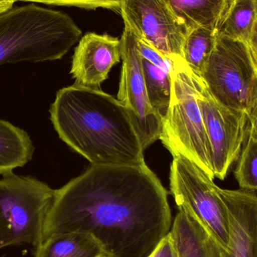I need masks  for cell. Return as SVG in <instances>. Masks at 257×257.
<instances>
[{
	"instance_id": "cell-1",
	"label": "cell",
	"mask_w": 257,
	"mask_h": 257,
	"mask_svg": "<svg viewBox=\"0 0 257 257\" xmlns=\"http://www.w3.org/2000/svg\"><path fill=\"white\" fill-rule=\"evenodd\" d=\"M172 224L167 191L146 163L92 165L56 190L43 240L81 232L94 238L107 257H148Z\"/></svg>"
},
{
	"instance_id": "cell-2",
	"label": "cell",
	"mask_w": 257,
	"mask_h": 257,
	"mask_svg": "<svg viewBox=\"0 0 257 257\" xmlns=\"http://www.w3.org/2000/svg\"><path fill=\"white\" fill-rule=\"evenodd\" d=\"M50 113L60 139L92 165L145 164L127 109L100 89L75 84L61 89Z\"/></svg>"
},
{
	"instance_id": "cell-3",
	"label": "cell",
	"mask_w": 257,
	"mask_h": 257,
	"mask_svg": "<svg viewBox=\"0 0 257 257\" xmlns=\"http://www.w3.org/2000/svg\"><path fill=\"white\" fill-rule=\"evenodd\" d=\"M81 30L66 14L30 4L0 15V66L42 63L64 57Z\"/></svg>"
},
{
	"instance_id": "cell-4",
	"label": "cell",
	"mask_w": 257,
	"mask_h": 257,
	"mask_svg": "<svg viewBox=\"0 0 257 257\" xmlns=\"http://www.w3.org/2000/svg\"><path fill=\"white\" fill-rule=\"evenodd\" d=\"M162 121L160 140L172 156H184L214 179L211 144L198 104L192 72L184 60L175 63L170 103Z\"/></svg>"
},
{
	"instance_id": "cell-5",
	"label": "cell",
	"mask_w": 257,
	"mask_h": 257,
	"mask_svg": "<svg viewBox=\"0 0 257 257\" xmlns=\"http://www.w3.org/2000/svg\"><path fill=\"white\" fill-rule=\"evenodd\" d=\"M56 190L37 178L13 172L0 179V249L43 240Z\"/></svg>"
},
{
	"instance_id": "cell-6",
	"label": "cell",
	"mask_w": 257,
	"mask_h": 257,
	"mask_svg": "<svg viewBox=\"0 0 257 257\" xmlns=\"http://www.w3.org/2000/svg\"><path fill=\"white\" fill-rule=\"evenodd\" d=\"M200 78L218 103L249 119L257 104V70L247 44L217 34Z\"/></svg>"
},
{
	"instance_id": "cell-7",
	"label": "cell",
	"mask_w": 257,
	"mask_h": 257,
	"mask_svg": "<svg viewBox=\"0 0 257 257\" xmlns=\"http://www.w3.org/2000/svg\"><path fill=\"white\" fill-rule=\"evenodd\" d=\"M213 180L184 156H173L170 187L175 203L192 214L225 250L229 242V217L220 188Z\"/></svg>"
},
{
	"instance_id": "cell-8",
	"label": "cell",
	"mask_w": 257,
	"mask_h": 257,
	"mask_svg": "<svg viewBox=\"0 0 257 257\" xmlns=\"http://www.w3.org/2000/svg\"><path fill=\"white\" fill-rule=\"evenodd\" d=\"M120 42L123 66L117 99L127 109L145 151L161 137L162 116L154 110L148 99L137 39L127 26H124Z\"/></svg>"
},
{
	"instance_id": "cell-9",
	"label": "cell",
	"mask_w": 257,
	"mask_h": 257,
	"mask_svg": "<svg viewBox=\"0 0 257 257\" xmlns=\"http://www.w3.org/2000/svg\"><path fill=\"white\" fill-rule=\"evenodd\" d=\"M198 104L211 144L215 178L224 180L239 156L247 132L248 118L243 113L220 105L210 94L200 77L192 72Z\"/></svg>"
},
{
	"instance_id": "cell-10",
	"label": "cell",
	"mask_w": 257,
	"mask_h": 257,
	"mask_svg": "<svg viewBox=\"0 0 257 257\" xmlns=\"http://www.w3.org/2000/svg\"><path fill=\"white\" fill-rule=\"evenodd\" d=\"M119 13L137 39L172 60H184L189 32L164 0H122Z\"/></svg>"
},
{
	"instance_id": "cell-11",
	"label": "cell",
	"mask_w": 257,
	"mask_h": 257,
	"mask_svg": "<svg viewBox=\"0 0 257 257\" xmlns=\"http://www.w3.org/2000/svg\"><path fill=\"white\" fill-rule=\"evenodd\" d=\"M120 39L108 34L88 33L75 48L71 74L75 85L99 89L108 73L121 58Z\"/></svg>"
},
{
	"instance_id": "cell-12",
	"label": "cell",
	"mask_w": 257,
	"mask_h": 257,
	"mask_svg": "<svg viewBox=\"0 0 257 257\" xmlns=\"http://www.w3.org/2000/svg\"><path fill=\"white\" fill-rule=\"evenodd\" d=\"M227 209L229 235L222 257H257V196L253 191L220 189Z\"/></svg>"
},
{
	"instance_id": "cell-13",
	"label": "cell",
	"mask_w": 257,
	"mask_h": 257,
	"mask_svg": "<svg viewBox=\"0 0 257 257\" xmlns=\"http://www.w3.org/2000/svg\"><path fill=\"white\" fill-rule=\"evenodd\" d=\"M177 257H222L223 250L207 229L183 208L169 232Z\"/></svg>"
},
{
	"instance_id": "cell-14",
	"label": "cell",
	"mask_w": 257,
	"mask_h": 257,
	"mask_svg": "<svg viewBox=\"0 0 257 257\" xmlns=\"http://www.w3.org/2000/svg\"><path fill=\"white\" fill-rule=\"evenodd\" d=\"M35 257H107L101 244L81 232L56 234L35 248Z\"/></svg>"
},
{
	"instance_id": "cell-15",
	"label": "cell",
	"mask_w": 257,
	"mask_h": 257,
	"mask_svg": "<svg viewBox=\"0 0 257 257\" xmlns=\"http://www.w3.org/2000/svg\"><path fill=\"white\" fill-rule=\"evenodd\" d=\"M35 148L28 133L0 119V175L12 173L31 161Z\"/></svg>"
},
{
	"instance_id": "cell-16",
	"label": "cell",
	"mask_w": 257,
	"mask_h": 257,
	"mask_svg": "<svg viewBox=\"0 0 257 257\" xmlns=\"http://www.w3.org/2000/svg\"><path fill=\"white\" fill-rule=\"evenodd\" d=\"M188 32L198 27L216 30L229 0H164Z\"/></svg>"
},
{
	"instance_id": "cell-17",
	"label": "cell",
	"mask_w": 257,
	"mask_h": 257,
	"mask_svg": "<svg viewBox=\"0 0 257 257\" xmlns=\"http://www.w3.org/2000/svg\"><path fill=\"white\" fill-rule=\"evenodd\" d=\"M256 19L257 0H229L215 31L247 44Z\"/></svg>"
},
{
	"instance_id": "cell-18",
	"label": "cell",
	"mask_w": 257,
	"mask_h": 257,
	"mask_svg": "<svg viewBox=\"0 0 257 257\" xmlns=\"http://www.w3.org/2000/svg\"><path fill=\"white\" fill-rule=\"evenodd\" d=\"M141 62L148 99L153 108L163 118L170 103L172 76L175 66V68L163 67L142 57Z\"/></svg>"
},
{
	"instance_id": "cell-19",
	"label": "cell",
	"mask_w": 257,
	"mask_h": 257,
	"mask_svg": "<svg viewBox=\"0 0 257 257\" xmlns=\"http://www.w3.org/2000/svg\"><path fill=\"white\" fill-rule=\"evenodd\" d=\"M215 30L198 27L189 32L183 48V59L193 73L201 77L215 45Z\"/></svg>"
},
{
	"instance_id": "cell-20",
	"label": "cell",
	"mask_w": 257,
	"mask_h": 257,
	"mask_svg": "<svg viewBox=\"0 0 257 257\" xmlns=\"http://www.w3.org/2000/svg\"><path fill=\"white\" fill-rule=\"evenodd\" d=\"M247 136L235 176L241 189L257 191V131L248 123Z\"/></svg>"
},
{
	"instance_id": "cell-21",
	"label": "cell",
	"mask_w": 257,
	"mask_h": 257,
	"mask_svg": "<svg viewBox=\"0 0 257 257\" xmlns=\"http://www.w3.org/2000/svg\"><path fill=\"white\" fill-rule=\"evenodd\" d=\"M25 3H42L57 6L81 8L95 10L97 9H109L120 12L122 0H14Z\"/></svg>"
},
{
	"instance_id": "cell-22",
	"label": "cell",
	"mask_w": 257,
	"mask_h": 257,
	"mask_svg": "<svg viewBox=\"0 0 257 257\" xmlns=\"http://www.w3.org/2000/svg\"><path fill=\"white\" fill-rule=\"evenodd\" d=\"M148 257H177L169 234L162 240L157 248Z\"/></svg>"
},
{
	"instance_id": "cell-23",
	"label": "cell",
	"mask_w": 257,
	"mask_h": 257,
	"mask_svg": "<svg viewBox=\"0 0 257 257\" xmlns=\"http://www.w3.org/2000/svg\"><path fill=\"white\" fill-rule=\"evenodd\" d=\"M250 57L257 70V19L247 42Z\"/></svg>"
},
{
	"instance_id": "cell-24",
	"label": "cell",
	"mask_w": 257,
	"mask_h": 257,
	"mask_svg": "<svg viewBox=\"0 0 257 257\" xmlns=\"http://www.w3.org/2000/svg\"><path fill=\"white\" fill-rule=\"evenodd\" d=\"M14 4V0H0V15L12 9Z\"/></svg>"
},
{
	"instance_id": "cell-25",
	"label": "cell",
	"mask_w": 257,
	"mask_h": 257,
	"mask_svg": "<svg viewBox=\"0 0 257 257\" xmlns=\"http://www.w3.org/2000/svg\"><path fill=\"white\" fill-rule=\"evenodd\" d=\"M248 125L257 131V104L249 117Z\"/></svg>"
}]
</instances>
